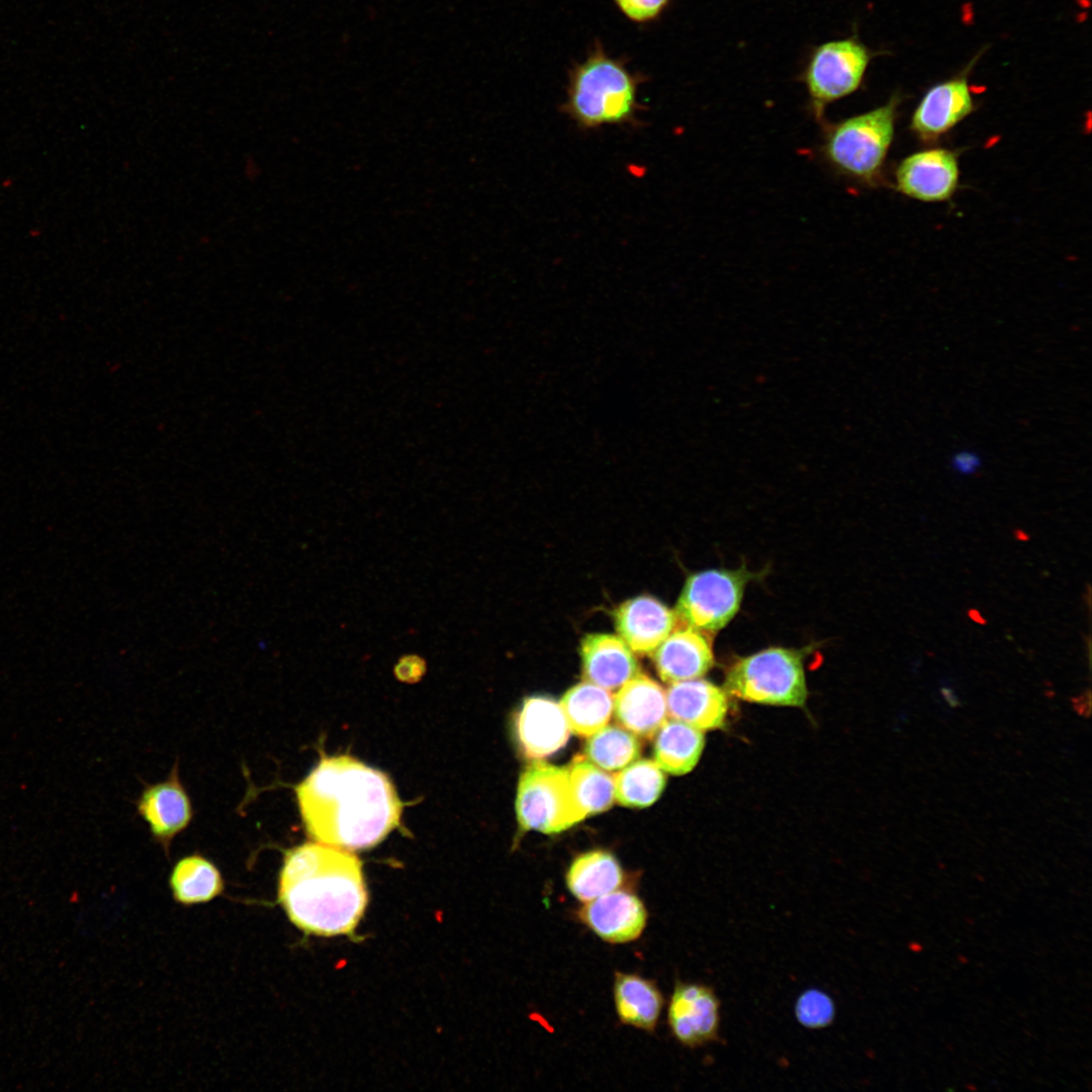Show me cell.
I'll use <instances>...</instances> for the list:
<instances>
[{"mask_svg": "<svg viewBox=\"0 0 1092 1092\" xmlns=\"http://www.w3.org/2000/svg\"><path fill=\"white\" fill-rule=\"evenodd\" d=\"M295 794L308 835L348 850L378 844L402 810L387 776L349 755L323 757Z\"/></svg>", "mask_w": 1092, "mask_h": 1092, "instance_id": "6da1fadb", "label": "cell"}, {"mask_svg": "<svg viewBox=\"0 0 1092 1092\" xmlns=\"http://www.w3.org/2000/svg\"><path fill=\"white\" fill-rule=\"evenodd\" d=\"M278 900L306 933L350 934L367 906L362 862L347 849L321 842L290 848L279 873Z\"/></svg>", "mask_w": 1092, "mask_h": 1092, "instance_id": "7a4b0ae2", "label": "cell"}, {"mask_svg": "<svg viewBox=\"0 0 1092 1092\" xmlns=\"http://www.w3.org/2000/svg\"><path fill=\"white\" fill-rule=\"evenodd\" d=\"M647 80L632 72L624 58H614L596 40L582 62L568 71L566 100L560 109L583 130L604 125H633L644 108L639 86Z\"/></svg>", "mask_w": 1092, "mask_h": 1092, "instance_id": "3957f363", "label": "cell"}, {"mask_svg": "<svg viewBox=\"0 0 1092 1092\" xmlns=\"http://www.w3.org/2000/svg\"><path fill=\"white\" fill-rule=\"evenodd\" d=\"M898 97L886 104L833 123H824L821 153L840 176L873 184L878 179L894 136Z\"/></svg>", "mask_w": 1092, "mask_h": 1092, "instance_id": "277c9868", "label": "cell"}, {"mask_svg": "<svg viewBox=\"0 0 1092 1092\" xmlns=\"http://www.w3.org/2000/svg\"><path fill=\"white\" fill-rule=\"evenodd\" d=\"M804 650L770 647L737 659L727 670L724 691L743 701L803 707L808 696Z\"/></svg>", "mask_w": 1092, "mask_h": 1092, "instance_id": "5b68a950", "label": "cell"}, {"mask_svg": "<svg viewBox=\"0 0 1092 1092\" xmlns=\"http://www.w3.org/2000/svg\"><path fill=\"white\" fill-rule=\"evenodd\" d=\"M874 53L856 35L815 46L800 74L809 99V109L824 122L826 107L861 86Z\"/></svg>", "mask_w": 1092, "mask_h": 1092, "instance_id": "8992f818", "label": "cell"}, {"mask_svg": "<svg viewBox=\"0 0 1092 1092\" xmlns=\"http://www.w3.org/2000/svg\"><path fill=\"white\" fill-rule=\"evenodd\" d=\"M516 810L524 830L558 833L579 822L567 768L544 761L527 766L519 780Z\"/></svg>", "mask_w": 1092, "mask_h": 1092, "instance_id": "52a82bcc", "label": "cell"}, {"mask_svg": "<svg viewBox=\"0 0 1092 1092\" xmlns=\"http://www.w3.org/2000/svg\"><path fill=\"white\" fill-rule=\"evenodd\" d=\"M752 577L745 567L693 573L679 595L677 619L704 632L721 630L738 612L745 585Z\"/></svg>", "mask_w": 1092, "mask_h": 1092, "instance_id": "ba28073f", "label": "cell"}, {"mask_svg": "<svg viewBox=\"0 0 1092 1092\" xmlns=\"http://www.w3.org/2000/svg\"><path fill=\"white\" fill-rule=\"evenodd\" d=\"M667 1024L672 1036L686 1048L719 1041L721 1001L714 988L676 981L667 1006Z\"/></svg>", "mask_w": 1092, "mask_h": 1092, "instance_id": "9c48e42d", "label": "cell"}, {"mask_svg": "<svg viewBox=\"0 0 1092 1092\" xmlns=\"http://www.w3.org/2000/svg\"><path fill=\"white\" fill-rule=\"evenodd\" d=\"M579 922L609 943L634 941L643 933L648 912L633 892L615 890L584 902L576 912Z\"/></svg>", "mask_w": 1092, "mask_h": 1092, "instance_id": "30bf717a", "label": "cell"}, {"mask_svg": "<svg viewBox=\"0 0 1092 1092\" xmlns=\"http://www.w3.org/2000/svg\"><path fill=\"white\" fill-rule=\"evenodd\" d=\"M136 808L154 840L168 851L173 839L193 818L191 800L180 781L177 766L165 781L144 789Z\"/></svg>", "mask_w": 1092, "mask_h": 1092, "instance_id": "8fae6325", "label": "cell"}, {"mask_svg": "<svg viewBox=\"0 0 1092 1092\" xmlns=\"http://www.w3.org/2000/svg\"><path fill=\"white\" fill-rule=\"evenodd\" d=\"M897 189L912 198L933 202L948 199L959 181V167L952 152L931 149L905 158L896 170Z\"/></svg>", "mask_w": 1092, "mask_h": 1092, "instance_id": "7c38bea8", "label": "cell"}, {"mask_svg": "<svg viewBox=\"0 0 1092 1092\" xmlns=\"http://www.w3.org/2000/svg\"><path fill=\"white\" fill-rule=\"evenodd\" d=\"M520 746L532 759L548 757L565 746L570 728L560 703L547 697L526 699L516 720Z\"/></svg>", "mask_w": 1092, "mask_h": 1092, "instance_id": "4fadbf2b", "label": "cell"}, {"mask_svg": "<svg viewBox=\"0 0 1092 1092\" xmlns=\"http://www.w3.org/2000/svg\"><path fill=\"white\" fill-rule=\"evenodd\" d=\"M659 677L666 682L698 678L714 664L711 639L681 622L652 652Z\"/></svg>", "mask_w": 1092, "mask_h": 1092, "instance_id": "5bb4252c", "label": "cell"}, {"mask_svg": "<svg viewBox=\"0 0 1092 1092\" xmlns=\"http://www.w3.org/2000/svg\"><path fill=\"white\" fill-rule=\"evenodd\" d=\"M620 638L636 653H652L673 630L677 617L673 611L650 596H640L622 603L614 612Z\"/></svg>", "mask_w": 1092, "mask_h": 1092, "instance_id": "9a60e30c", "label": "cell"}, {"mask_svg": "<svg viewBox=\"0 0 1092 1092\" xmlns=\"http://www.w3.org/2000/svg\"><path fill=\"white\" fill-rule=\"evenodd\" d=\"M613 711L622 727L647 739L655 736L668 717L664 691L642 673H637L619 689Z\"/></svg>", "mask_w": 1092, "mask_h": 1092, "instance_id": "2e32d148", "label": "cell"}, {"mask_svg": "<svg viewBox=\"0 0 1092 1092\" xmlns=\"http://www.w3.org/2000/svg\"><path fill=\"white\" fill-rule=\"evenodd\" d=\"M974 108L971 88L960 77L931 87L916 107L911 128L924 140L945 133L969 115Z\"/></svg>", "mask_w": 1092, "mask_h": 1092, "instance_id": "e0dca14e", "label": "cell"}, {"mask_svg": "<svg viewBox=\"0 0 1092 1092\" xmlns=\"http://www.w3.org/2000/svg\"><path fill=\"white\" fill-rule=\"evenodd\" d=\"M668 716L700 730L721 728L728 712L726 692L715 684L692 678L670 682L666 693Z\"/></svg>", "mask_w": 1092, "mask_h": 1092, "instance_id": "ac0fdd59", "label": "cell"}, {"mask_svg": "<svg viewBox=\"0 0 1092 1092\" xmlns=\"http://www.w3.org/2000/svg\"><path fill=\"white\" fill-rule=\"evenodd\" d=\"M580 655L587 681L608 691L620 689L639 673L632 650L615 635H586L581 640Z\"/></svg>", "mask_w": 1092, "mask_h": 1092, "instance_id": "d6986e66", "label": "cell"}, {"mask_svg": "<svg viewBox=\"0 0 1092 1092\" xmlns=\"http://www.w3.org/2000/svg\"><path fill=\"white\" fill-rule=\"evenodd\" d=\"M613 996L622 1023L654 1032L664 1006V998L654 981L637 974L616 972Z\"/></svg>", "mask_w": 1092, "mask_h": 1092, "instance_id": "ffe728a7", "label": "cell"}, {"mask_svg": "<svg viewBox=\"0 0 1092 1092\" xmlns=\"http://www.w3.org/2000/svg\"><path fill=\"white\" fill-rule=\"evenodd\" d=\"M625 880L618 859L605 850H590L577 855L566 871L568 891L584 903L620 889Z\"/></svg>", "mask_w": 1092, "mask_h": 1092, "instance_id": "44dd1931", "label": "cell"}, {"mask_svg": "<svg viewBox=\"0 0 1092 1092\" xmlns=\"http://www.w3.org/2000/svg\"><path fill=\"white\" fill-rule=\"evenodd\" d=\"M704 745L702 730L681 721L666 720L655 734L654 760L663 771L681 776L696 766Z\"/></svg>", "mask_w": 1092, "mask_h": 1092, "instance_id": "7402d4cb", "label": "cell"}, {"mask_svg": "<svg viewBox=\"0 0 1092 1092\" xmlns=\"http://www.w3.org/2000/svg\"><path fill=\"white\" fill-rule=\"evenodd\" d=\"M174 899L182 905L209 902L224 888L217 867L205 856L192 853L179 859L170 875Z\"/></svg>", "mask_w": 1092, "mask_h": 1092, "instance_id": "603a6c76", "label": "cell"}, {"mask_svg": "<svg viewBox=\"0 0 1092 1092\" xmlns=\"http://www.w3.org/2000/svg\"><path fill=\"white\" fill-rule=\"evenodd\" d=\"M570 731L588 737L606 726L614 710L612 694L589 681L569 689L560 701Z\"/></svg>", "mask_w": 1092, "mask_h": 1092, "instance_id": "cb8c5ba5", "label": "cell"}, {"mask_svg": "<svg viewBox=\"0 0 1092 1092\" xmlns=\"http://www.w3.org/2000/svg\"><path fill=\"white\" fill-rule=\"evenodd\" d=\"M566 768L578 821L612 807L615 783L611 775L582 756H576Z\"/></svg>", "mask_w": 1092, "mask_h": 1092, "instance_id": "d4e9b609", "label": "cell"}, {"mask_svg": "<svg viewBox=\"0 0 1092 1092\" xmlns=\"http://www.w3.org/2000/svg\"><path fill=\"white\" fill-rule=\"evenodd\" d=\"M615 798L630 808H645L661 795L666 778L655 761L640 759L621 769L614 778Z\"/></svg>", "mask_w": 1092, "mask_h": 1092, "instance_id": "484cf974", "label": "cell"}, {"mask_svg": "<svg viewBox=\"0 0 1092 1092\" xmlns=\"http://www.w3.org/2000/svg\"><path fill=\"white\" fill-rule=\"evenodd\" d=\"M641 752L636 735L616 725H606L588 736L584 753L604 770H621L635 761Z\"/></svg>", "mask_w": 1092, "mask_h": 1092, "instance_id": "4316f807", "label": "cell"}, {"mask_svg": "<svg viewBox=\"0 0 1092 1092\" xmlns=\"http://www.w3.org/2000/svg\"><path fill=\"white\" fill-rule=\"evenodd\" d=\"M795 1016L799 1023L810 1029H820L832 1023L835 1017V1005L826 993L810 989L802 993L795 1005Z\"/></svg>", "mask_w": 1092, "mask_h": 1092, "instance_id": "83f0119b", "label": "cell"}, {"mask_svg": "<svg viewBox=\"0 0 1092 1092\" xmlns=\"http://www.w3.org/2000/svg\"><path fill=\"white\" fill-rule=\"evenodd\" d=\"M614 2L629 20L647 23L658 19L669 7L671 0H614Z\"/></svg>", "mask_w": 1092, "mask_h": 1092, "instance_id": "f1b7e54d", "label": "cell"}, {"mask_svg": "<svg viewBox=\"0 0 1092 1092\" xmlns=\"http://www.w3.org/2000/svg\"><path fill=\"white\" fill-rule=\"evenodd\" d=\"M982 465V458L978 452L970 449H961L952 453L950 466L959 474L970 475L977 472Z\"/></svg>", "mask_w": 1092, "mask_h": 1092, "instance_id": "f546056e", "label": "cell"}, {"mask_svg": "<svg viewBox=\"0 0 1092 1092\" xmlns=\"http://www.w3.org/2000/svg\"><path fill=\"white\" fill-rule=\"evenodd\" d=\"M426 669V662L418 654H406L399 658L395 665V673L399 678L414 680L422 676Z\"/></svg>", "mask_w": 1092, "mask_h": 1092, "instance_id": "4dcf8cb0", "label": "cell"}, {"mask_svg": "<svg viewBox=\"0 0 1092 1092\" xmlns=\"http://www.w3.org/2000/svg\"><path fill=\"white\" fill-rule=\"evenodd\" d=\"M969 617L976 623L985 624V619L976 610L969 611Z\"/></svg>", "mask_w": 1092, "mask_h": 1092, "instance_id": "1f68e13d", "label": "cell"}, {"mask_svg": "<svg viewBox=\"0 0 1092 1092\" xmlns=\"http://www.w3.org/2000/svg\"><path fill=\"white\" fill-rule=\"evenodd\" d=\"M1015 536H1016V538L1018 540H1021V541L1028 539V536L1024 532H1022L1020 530L1015 532Z\"/></svg>", "mask_w": 1092, "mask_h": 1092, "instance_id": "d6a6232c", "label": "cell"}]
</instances>
